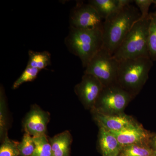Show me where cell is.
<instances>
[{"label":"cell","instance_id":"cell-1","mask_svg":"<svg viewBox=\"0 0 156 156\" xmlns=\"http://www.w3.org/2000/svg\"><path fill=\"white\" fill-rule=\"evenodd\" d=\"M140 16L139 9L129 5L105 19L102 23V48L113 55Z\"/></svg>","mask_w":156,"mask_h":156},{"label":"cell","instance_id":"cell-2","mask_svg":"<svg viewBox=\"0 0 156 156\" xmlns=\"http://www.w3.org/2000/svg\"><path fill=\"white\" fill-rule=\"evenodd\" d=\"M102 28L80 29L70 27L65 39L68 50L80 58L86 68L103 47Z\"/></svg>","mask_w":156,"mask_h":156},{"label":"cell","instance_id":"cell-3","mask_svg":"<svg viewBox=\"0 0 156 156\" xmlns=\"http://www.w3.org/2000/svg\"><path fill=\"white\" fill-rule=\"evenodd\" d=\"M153 66L150 58L126 59L119 61L117 84L132 97L141 90Z\"/></svg>","mask_w":156,"mask_h":156},{"label":"cell","instance_id":"cell-4","mask_svg":"<svg viewBox=\"0 0 156 156\" xmlns=\"http://www.w3.org/2000/svg\"><path fill=\"white\" fill-rule=\"evenodd\" d=\"M149 17L134 23L113 56L118 61L140 58H150L148 46Z\"/></svg>","mask_w":156,"mask_h":156},{"label":"cell","instance_id":"cell-5","mask_svg":"<svg viewBox=\"0 0 156 156\" xmlns=\"http://www.w3.org/2000/svg\"><path fill=\"white\" fill-rule=\"evenodd\" d=\"M119 66V61L102 48L89 62L84 74L92 75L107 87L117 84Z\"/></svg>","mask_w":156,"mask_h":156},{"label":"cell","instance_id":"cell-6","mask_svg":"<svg viewBox=\"0 0 156 156\" xmlns=\"http://www.w3.org/2000/svg\"><path fill=\"white\" fill-rule=\"evenodd\" d=\"M132 96L117 84L104 87L94 108L95 111L107 115L122 113Z\"/></svg>","mask_w":156,"mask_h":156},{"label":"cell","instance_id":"cell-7","mask_svg":"<svg viewBox=\"0 0 156 156\" xmlns=\"http://www.w3.org/2000/svg\"><path fill=\"white\" fill-rule=\"evenodd\" d=\"M102 20L91 5L79 1L70 14V27L80 29L102 28Z\"/></svg>","mask_w":156,"mask_h":156},{"label":"cell","instance_id":"cell-8","mask_svg":"<svg viewBox=\"0 0 156 156\" xmlns=\"http://www.w3.org/2000/svg\"><path fill=\"white\" fill-rule=\"evenodd\" d=\"M104 86L92 75L84 74L82 80L74 87V92L85 108L92 110Z\"/></svg>","mask_w":156,"mask_h":156},{"label":"cell","instance_id":"cell-9","mask_svg":"<svg viewBox=\"0 0 156 156\" xmlns=\"http://www.w3.org/2000/svg\"><path fill=\"white\" fill-rule=\"evenodd\" d=\"M50 114L37 105L31 108L23 121V128L25 133L33 137L46 134L50 121Z\"/></svg>","mask_w":156,"mask_h":156},{"label":"cell","instance_id":"cell-10","mask_svg":"<svg viewBox=\"0 0 156 156\" xmlns=\"http://www.w3.org/2000/svg\"><path fill=\"white\" fill-rule=\"evenodd\" d=\"M111 132L122 147L134 144L146 145L150 138L147 131L136 122L121 131Z\"/></svg>","mask_w":156,"mask_h":156},{"label":"cell","instance_id":"cell-11","mask_svg":"<svg viewBox=\"0 0 156 156\" xmlns=\"http://www.w3.org/2000/svg\"><path fill=\"white\" fill-rule=\"evenodd\" d=\"M93 118L100 128L111 132L119 131L135 123L131 117L122 113L107 115L92 111Z\"/></svg>","mask_w":156,"mask_h":156},{"label":"cell","instance_id":"cell-12","mask_svg":"<svg viewBox=\"0 0 156 156\" xmlns=\"http://www.w3.org/2000/svg\"><path fill=\"white\" fill-rule=\"evenodd\" d=\"M130 0H90L88 4L96 10L102 20L119 11L126 6L131 5Z\"/></svg>","mask_w":156,"mask_h":156},{"label":"cell","instance_id":"cell-13","mask_svg":"<svg viewBox=\"0 0 156 156\" xmlns=\"http://www.w3.org/2000/svg\"><path fill=\"white\" fill-rule=\"evenodd\" d=\"M98 143L102 156H120L122 147L114 134L110 131L100 128Z\"/></svg>","mask_w":156,"mask_h":156},{"label":"cell","instance_id":"cell-14","mask_svg":"<svg viewBox=\"0 0 156 156\" xmlns=\"http://www.w3.org/2000/svg\"><path fill=\"white\" fill-rule=\"evenodd\" d=\"M53 156H69L72 136L69 131H65L48 138Z\"/></svg>","mask_w":156,"mask_h":156},{"label":"cell","instance_id":"cell-15","mask_svg":"<svg viewBox=\"0 0 156 156\" xmlns=\"http://www.w3.org/2000/svg\"><path fill=\"white\" fill-rule=\"evenodd\" d=\"M27 66L41 70L51 65V54L47 51L37 52L30 50Z\"/></svg>","mask_w":156,"mask_h":156},{"label":"cell","instance_id":"cell-16","mask_svg":"<svg viewBox=\"0 0 156 156\" xmlns=\"http://www.w3.org/2000/svg\"><path fill=\"white\" fill-rule=\"evenodd\" d=\"M9 117L5 90L2 86L0 88V138L1 141L8 136Z\"/></svg>","mask_w":156,"mask_h":156},{"label":"cell","instance_id":"cell-17","mask_svg":"<svg viewBox=\"0 0 156 156\" xmlns=\"http://www.w3.org/2000/svg\"><path fill=\"white\" fill-rule=\"evenodd\" d=\"M148 46L150 58L156 61V11L149 13Z\"/></svg>","mask_w":156,"mask_h":156},{"label":"cell","instance_id":"cell-18","mask_svg":"<svg viewBox=\"0 0 156 156\" xmlns=\"http://www.w3.org/2000/svg\"><path fill=\"white\" fill-rule=\"evenodd\" d=\"M121 156H156V152L143 144H134L122 147Z\"/></svg>","mask_w":156,"mask_h":156},{"label":"cell","instance_id":"cell-19","mask_svg":"<svg viewBox=\"0 0 156 156\" xmlns=\"http://www.w3.org/2000/svg\"><path fill=\"white\" fill-rule=\"evenodd\" d=\"M33 137L35 149L31 156H53L52 148L46 134Z\"/></svg>","mask_w":156,"mask_h":156},{"label":"cell","instance_id":"cell-20","mask_svg":"<svg viewBox=\"0 0 156 156\" xmlns=\"http://www.w3.org/2000/svg\"><path fill=\"white\" fill-rule=\"evenodd\" d=\"M20 156H31L35 149V144L34 137L27 133L23 135L21 142L17 145Z\"/></svg>","mask_w":156,"mask_h":156},{"label":"cell","instance_id":"cell-21","mask_svg":"<svg viewBox=\"0 0 156 156\" xmlns=\"http://www.w3.org/2000/svg\"><path fill=\"white\" fill-rule=\"evenodd\" d=\"M40 71L37 69L27 66L20 76L14 82L12 86V89H17L24 83L34 80L37 76Z\"/></svg>","mask_w":156,"mask_h":156},{"label":"cell","instance_id":"cell-22","mask_svg":"<svg viewBox=\"0 0 156 156\" xmlns=\"http://www.w3.org/2000/svg\"><path fill=\"white\" fill-rule=\"evenodd\" d=\"M18 143L11 140L8 136L2 141L0 147V156H19L20 152L17 145Z\"/></svg>","mask_w":156,"mask_h":156},{"label":"cell","instance_id":"cell-23","mask_svg":"<svg viewBox=\"0 0 156 156\" xmlns=\"http://www.w3.org/2000/svg\"><path fill=\"white\" fill-rule=\"evenodd\" d=\"M154 0H135L134 2L138 7L140 11V18L137 21L143 20L148 18L149 13L148 11L150 7L152 4H154Z\"/></svg>","mask_w":156,"mask_h":156},{"label":"cell","instance_id":"cell-24","mask_svg":"<svg viewBox=\"0 0 156 156\" xmlns=\"http://www.w3.org/2000/svg\"><path fill=\"white\" fill-rule=\"evenodd\" d=\"M153 145L154 147L156 149V136H155L154 137L153 139Z\"/></svg>","mask_w":156,"mask_h":156},{"label":"cell","instance_id":"cell-25","mask_svg":"<svg viewBox=\"0 0 156 156\" xmlns=\"http://www.w3.org/2000/svg\"><path fill=\"white\" fill-rule=\"evenodd\" d=\"M154 4L155 5V7H156V0H154Z\"/></svg>","mask_w":156,"mask_h":156},{"label":"cell","instance_id":"cell-26","mask_svg":"<svg viewBox=\"0 0 156 156\" xmlns=\"http://www.w3.org/2000/svg\"><path fill=\"white\" fill-rule=\"evenodd\" d=\"M119 156H121L120 155Z\"/></svg>","mask_w":156,"mask_h":156}]
</instances>
